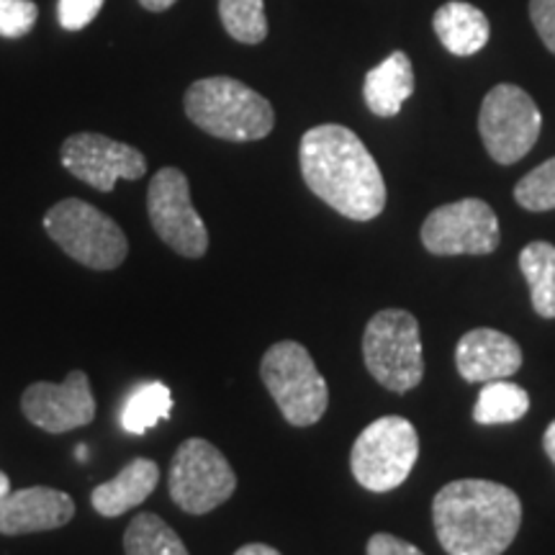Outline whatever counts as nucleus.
I'll return each instance as SVG.
<instances>
[{
	"label": "nucleus",
	"instance_id": "obj_1",
	"mask_svg": "<svg viewBox=\"0 0 555 555\" xmlns=\"http://www.w3.org/2000/svg\"><path fill=\"white\" fill-rule=\"evenodd\" d=\"M304 183L317 198L352 221L376 219L386 206V183L378 163L356 131L319 124L301 137L298 150Z\"/></svg>",
	"mask_w": 555,
	"mask_h": 555
},
{
	"label": "nucleus",
	"instance_id": "obj_2",
	"mask_svg": "<svg viewBox=\"0 0 555 555\" xmlns=\"http://www.w3.org/2000/svg\"><path fill=\"white\" fill-rule=\"evenodd\" d=\"M433 522L448 555H502L522 525V502L509 486L466 478L437 491Z\"/></svg>",
	"mask_w": 555,
	"mask_h": 555
},
{
	"label": "nucleus",
	"instance_id": "obj_3",
	"mask_svg": "<svg viewBox=\"0 0 555 555\" xmlns=\"http://www.w3.org/2000/svg\"><path fill=\"white\" fill-rule=\"evenodd\" d=\"M185 116L206 134L227 142H258L275 127V111L258 90L234 78L196 80L185 93Z\"/></svg>",
	"mask_w": 555,
	"mask_h": 555
},
{
	"label": "nucleus",
	"instance_id": "obj_4",
	"mask_svg": "<svg viewBox=\"0 0 555 555\" xmlns=\"http://www.w3.org/2000/svg\"><path fill=\"white\" fill-rule=\"evenodd\" d=\"M44 229L67 258L90 270H114L129 255L124 229L80 198H65L44 214Z\"/></svg>",
	"mask_w": 555,
	"mask_h": 555
},
{
	"label": "nucleus",
	"instance_id": "obj_5",
	"mask_svg": "<svg viewBox=\"0 0 555 555\" xmlns=\"http://www.w3.org/2000/svg\"><path fill=\"white\" fill-rule=\"evenodd\" d=\"M260 376L288 425L311 427L327 412V380L319 373L307 347L294 339H283L270 347L262 356Z\"/></svg>",
	"mask_w": 555,
	"mask_h": 555
},
{
	"label": "nucleus",
	"instance_id": "obj_6",
	"mask_svg": "<svg viewBox=\"0 0 555 555\" xmlns=\"http://www.w3.org/2000/svg\"><path fill=\"white\" fill-rule=\"evenodd\" d=\"M363 358L367 373L388 391H412L425 376L420 322L404 309L378 311L365 327Z\"/></svg>",
	"mask_w": 555,
	"mask_h": 555
},
{
	"label": "nucleus",
	"instance_id": "obj_7",
	"mask_svg": "<svg viewBox=\"0 0 555 555\" xmlns=\"http://www.w3.org/2000/svg\"><path fill=\"white\" fill-rule=\"evenodd\" d=\"M420 457V437L409 420L397 414L380 416L358 435L350 453L356 481L373 494L399 489Z\"/></svg>",
	"mask_w": 555,
	"mask_h": 555
},
{
	"label": "nucleus",
	"instance_id": "obj_8",
	"mask_svg": "<svg viewBox=\"0 0 555 555\" xmlns=\"http://www.w3.org/2000/svg\"><path fill=\"white\" fill-rule=\"evenodd\" d=\"M168 489L183 512L208 515L234 494L237 474L217 446L204 437H191L172 455Z\"/></svg>",
	"mask_w": 555,
	"mask_h": 555
},
{
	"label": "nucleus",
	"instance_id": "obj_9",
	"mask_svg": "<svg viewBox=\"0 0 555 555\" xmlns=\"http://www.w3.org/2000/svg\"><path fill=\"white\" fill-rule=\"evenodd\" d=\"M543 116L522 88L502 82L486 93L478 114V131L489 157L499 165H515L535 147Z\"/></svg>",
	"mask_w": 555,
	"mask_h": 555
},
{
	"label": "nucleus",
	"instance_id": "obj_10",
	"mask_svg": "<svg viewBox=\"0 0 555 555\" xmlns=\"http://www.w3.org/2000/svg\"><path fill=\"white\" fill-rule=\"evenodd\" d=\"M147 214L152 229L170 249L183 258H204L208 232L191 201V185L183 170L163 168L150 180Z\"/></svg>",
	"mask_w": 555,
	"mask_h": 555
},
{
	"label": "nucleus",
	"instance_id": "obj_11",
	"mask_svg": "<svg viewBox=\"0 0 555 555\" xmlns=\"http://www.w3.org/2000/svg\"><path fill=\"white\" fill-rule=\"evenodd\" d=\"M499 240L494 208L481 198L437 206L422 224V245L433 255H489Z\"/></svg>",
	"mask_w": 555,
	"mask_h": 555
},
{
	"label": "nucleus",
	"instance_id": "obj_12",
	"mask_svg": "<svg viewBox=\"0 0 555 555\" xmlns=\"http://www.w3.org/2000/svg\"><path fill=\"white\" fill-rule=\"evenodd\" d=\"M62 165L69 176H75L90 189L111 193L116 180H139L147 172V157L116 139L80 131L65 139L60 152Z\"/></svg>",
	"mask_w": 555,
	"mask_h": 555
},
{
	"label": "nucleus",
	"instance_id": "obj_13",
	"mask_svg": "<svg viewBox=\"0 0 555 555\" xmlns=\"http://www.w3.org/2000/svg\"><path fill=\"white\" fill-rule=\"evenodd\" d=\"M21 409L31 425L50 435H62L93 422L95 397L86 373L73 371L65 384H31L21 397Z\"/></svg>",
	"mask_w": 555,
	"mask_h": 555
},
{
	"label": "nucleus",
	"instance_id": "obj_14",
	"mask_svg": "<svg viewBox=\"0 0 555 555\" xmlns=\"http://www.w3.org/2000/svg\"><path fill=\"white\" fill-rule=\"evenodd\" d=\"M75 517V502L50 486L9 491L0 499V535H29L65 527Z\"/></svg>",
	"mask_w": 555,
	"mask_h": 555
},
{
	"label": "nucleus",
	"instance_id": "obj_15",
	"mask_svg": "<svg viewBox=\"0 0 555 555\" xmlns=\"http://www.w3.org/2000/svg\"><path fill=\"white\" fill-rule=\"evenodd\" d=\"M455 365L468 384L504 380L522 367V347L504 332L478 327L461 337L455 347Z\"/></svg>",
	"mask_w": 555,
	"mask_h": 555
},
{
	"label": "nucleus",
	"instance_id": "obj_16",
	"mask_svg": "<svg viewBox=\"0 0 555 555\" xmlns=\"http://www.w3.org/2000/svg\"><path fill=\"white\" fill-rule=\"evenodd\" d=\"M157 463L150 457H134L127 468H121L119 476L95 486L90 502L101 517H121L124 512L142 504L157 489Z\"/></svg>",
	"mask_w": 555,
	"mask_h": 555
},
{
	"label": "nucleus",
	"instance_id": "obj_17",
	"mask_svg": "<svg viewBox=\"0 0 555 555\" xmlns=\"http://www.w3.org/2000/svg\"><path fill=\"white\" fill-rule=\"evenodd\" d=\"M433 29L442 47L455 57H474L489 44L491 26L489 18L476 5L463 3V0H450L440 5L433 18Z\"/></svg>",
	"mask_w": 555,
	"mask_h": 555
},
{
	"label": "nucleus",
	"instance_id": "obj_18",
	"mask_svg": "<svg viewBox=\"0 0 555 555\" xmlns=\"http://www.w3.org/2000/svg\"><path fill=\"white\" fill-rule=\"evenodd\" d=\"M414 93V67L404 52H391L365 75L363 95L371 114L380 119L397 116Z\"/></svg>",
	"mask_w": 555,
	"mask_h": 555
},
{
	"label": "nucleus",
	"instance_id": "obj_19",
	"mask_svg": "<svg viewBox=\"0 0 555 555\" xmlns=\"http://www.w3.org/2000/svg\"><path fill=\"white\" fill-rule=\"evenodd\" d=\"M519 270L530 286L532 307L538 314L555 319V247L551 242H530L519 253Z\"/></svg>",
	"mask_w": 555,
	"mask_h": 555
},
{
	"label": "nucleus",
	"instance_id": "obj_20",
	"mask_svg": "<svg viewBox=\"0 0 555 555\" xmlns=\"http://www.w3.org/2000/svg\"><path fill=\"white\" fill-rule=\"evenodd\" d=\"M530 409V397L522 386L512 380H489L483 384L474 406V420L478 425H512L519 422Z\"/></svg>",
	"mask_w": 555,
	"mask_h": 555
},
{
	"label": "nucleus",
	"instance_id": "obj_21",
	"mask_svg": "<svg viewBox=\"0 0 555 555\" xmlns=\"http://www.w3.org/2000/svg\"><path fill=\"white\" fill-rule=\"evenodd\" d=\"M127 555H189L178 532L152 512H142L131 519L124 535Z\"/></svg>",
	"mask_w": 555,
	"mask_h": 555
},
{
	"label": "nucleus",
	"instance_id": "obj_22",
	"mask_svg": "<svg viewBox=\"0 0 555 555\" xmlns=\"http://www.w3.org/2000/svg\"><path fill=\"white\" fill-rule=\"evenodd\" d=\"M172 412V393L163 380L139 386L127 399L121 409V427L129 435H144L157 425L159 420H168Z\"/></svg>",
	"mask_w": 555,
	"mask_h": 555
},
{
	"label": "nucleus",
	"instance_id": "obj_23",
	"mask_svg": "<svg viewBox=\"0 0 555 555\" xmlns=\"http://www.w3.org/2000/svg\"><path fill=\"white\" fill-rule=\"evenodd\" d=\"M219 16L229 37L242 44H260L268 37L262 0H219Z\"/></svg>",
	"mask_w": 555,
	"mask_h": 555
},
{
	"label": "nucleus",
	"instance_id": "obj_24",
	"mask_svg": "<svg viewBox=\"0 0 555 555\" xmlns=\"http://www.w3.org/2000/svg\"><path fill=\"white\" fill-rule=\"evenodd\" d=\"M515 201L527 211H553L555 208V157L545 159L515 185Z\"/></svg>",
	"mask_w": 555,
	"mask_h": 555
},
{
	"label": "nucleus",
	"instance_id": "obj_25",
	"mask_svg": "<svg viewBox=\"0 0 555 555\" xmlns=\"http://www.w3.org/2000/svg\"><path fill=\"white\" fill-rule=\"evenodd\" d=\"M39 9L34 0H0V37L21 39L37 26Z\"/></svg>",
	"mask_w": 555,
	"mask_h": 555
},
{
	"label": "nucleus",
	"instance_id": "obj_26",
	"mask_svg": "<svg viewBox=\"0 0 555 555\" xmlns=\"http://www.w3.org/2000/svg\"><path fill=\"white\" fill-rule=\"evenodd\" d=\"M106 0H60L57 16L65 31H80L99 16Z\"/></svg>",
	"mask_w": 555,
	"mask_h": 555
},
{
	"label": "nucleus",
	"instance_id": "obj_27",
	"mask_svg": "<svg viewBox=\"0 0 555 555\" xmlns=\"http://www.w3.org/2000/svg\"><path fill=\"white\" fill-rule=\"evenodd\" d=\"M530 18L538 37L555 54V0H530Z\"/></svg>",
	"mask_w": 555,
	"mask_h": 555
},
{
	"label": "nucleus",
	"instance_id": "obj_28",
	"mask_svg": "<svg viewBox=\"0 0 555 555\" xmlns=\"http://www.w3.org/2000/svg\"><path fill=\"white\" fill-rule=\"evenodd\" d=\"M367 555H425L420 547L406 543L397 535H388V532H376L367 540Z\"/></svg>",
	"mask_w": 555,
	"mask_h": 555
},
{
	"label": "nucleus",
	"instance_id": "obj_29",
	"mask_svg": "<svg viewBox=\"0 0 555 555\" xmlns=\"http://www.w3.org/2000/svg\"><path fill=\"white\" fill-rule=\"evenodd\" d=\"M234 555H281V553L266 543H249V545H242Z\"/></svg>",
	"mask_w": 555,
	"mask_h": 555
},
{
	"label": "nucleus",
	"instance_id": "obj_30",
	"mask_svg": "<svg viewBox=\"0 0 555 555\" xmlns=\"http://www.w3.org/2000/svg\"><path fill=\"white\" fill-rule=\"evenodd\" d=\"M543 450H545L547 457H551L553 466H555V420L551 422V425H547L545 435H543Z\"/></svg>",
	"mask_w": 555,
	"mask_h": 555
},
{
	"label": "nucleus",
	"instance_id": "obj_31",
	"mask_svg": "<svg viewBox=\"0 0 555 555\" xmlns=\"http://www.w3.org/2000/svg\"><path fill=\"white\" fill-rule=\"evenodd\" d=\"M139 3H142V9H147L152 13H163V11L172 9L178 0H139Z\"/></svg>",
	"mask_w": 555,
	"mask_h": 555
},
{
	"label": "nucleus",
	"instance_id": "obj_32",
	"mask_svg": "<svg viewBox=\"0 0 555 555\" xmlns=\"http://www.w3.org/2000/svg\"><path fill=\"white\" fill-rule=\"evenodd\" d=\"M9 491H11V478L0 470V499L9 494Z\"/></svg>",
	"mask_w": 555,
	"mask_h": 555
}]
</instances>
